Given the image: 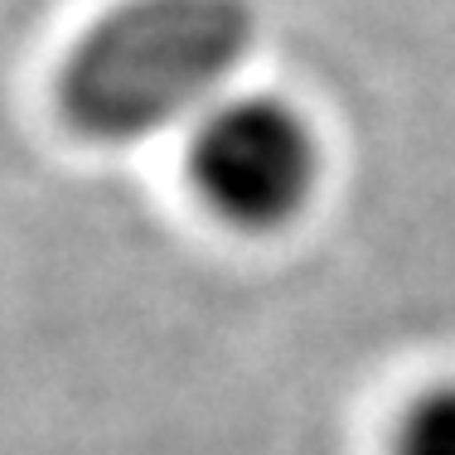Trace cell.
I'll return each instance as SVG.
<instances>
[{"mask_svg": "<svg viewBox=\"0 0 455 455\" xmlns=\"http://www.w3.org/2000/svg\"><path fill=\"white\" fill-rule=\"evenodd\" d=\"M320 150L296 107L276 97H237L204 116L194 136V189L228 223L267 233L300 213L315 189Z\"/></svg>", "mask_w": 455, "mask_h": 455, "instance_id": "cell-2", "label": "cell"}, {"mask_svg": "<svg viewBox=\"0 0 455 455\" xmlns=\"http://www.w3.org/2000/svg\"><path fill=\"white\" fill-rule=\"evenodd\" d=\"M252 35L247 0H132L68 53L63 116L97 140L165 132L247 59Z\"/></svg>", "mask_w": 455, "mask_h": 455, "instance_id": "cell-1", "label": "cell"}, {"mask_svg": "<svg viewBox=\"0 0 455 455\" xmlns=\"http://www.w3.org/2000/svg\"><path fill=\"white\" fill-rule=\"evenodd\" d=\"M397 455H455V387H436L407 411Z\"/></svg>", "mask_w": 455, "mask_h": 455, "instance_id": "cell-3", "label": "cell"}]
</instances>
